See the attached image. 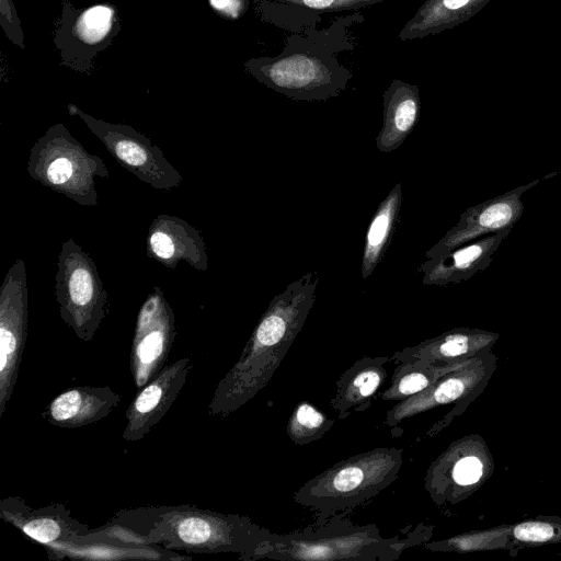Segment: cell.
Returning a JSON list of instances; mask_svg holds the SVG:
<instances>
[{
	"mask_svg": "<svg viewBox=\"0 0 561 561\" xmlns=\"http://www.w3.org/2000/svg\"><path fill=\"white\" fill-rule=\"evenodd\" d=\"M28 290L24 260L18 259L0 287V419L13 394L27 337Z\"/></svg>",
	"mask_w": 561,
	"mask_h": 561,
	"instance_id": "cell-9",
	"label": "cell"
},
{
	"mask_svg": "<svg viewBox=\"0 0 561 561\" xmlns=\"http://www.w3.org/2000/svg\"><path fill=\"white\" fill-rule=\"evenodd\" d=\"M416 536L387 538L376 525H358L339 514L288 534H273L247 561H394L404 549L421 542L413 539Z\"/></svg>",
	"mask_w": 561,
	"mask_h": 561,
	"instance_id": "cell-4",
	"label": "cell"
},
{
	"mask_svg": "<svg viewBox=\"0 0 561 561\" xmlns=\"http://www.w3.org/2000/svg\"><path fill=\"white\" fill-rule=\"evenodd\" d=\"M0 517L44 547L72 541L91 530L62 503L34 508L20 496L0 501Z\"/></svg>",
	"mask_w": 561,
	"mask_h": 561,
	"instance_id": "cell-12",
	"label": "cell"
},
{
	"mask_svg": "<svg viewBox=\"0 0 561 561\" xmlns=\"http://www.w3.org/2000/svg\"><path fill=\"white\" fill-rule=\"evenodd\" d=\"M402 449L377 447L350 456L305 482L295 503L317 513L319 519L345 514L370 501L398 478Z\"/></svg>",
	"mask_w": 561,
	"mask_h": 561,
	"instance_id": "cell-5",
	"label": "cell"
},
{
	"mask_svg": "<svg viewBox=\"0 0 561 561\" xmlns=\"http://www.w3.org/2000/svg\"><path fill=\"white\" fill-rule=\"evenodd\" d=\"M0 24L14 45L25 48L21 22L12 0H0Z\"/></svg>",
	"mask_w": 561,
	"mask_h": 561,
	"instance_id": "cell-23",
	"label": "cell"
},
{
	"mask_svg": "<svg viewBox=\"0 0 561 561\" xmlns=\"http://www.w3.org/2000/svg\"><path fill=\"white\" fill-rule=\"evenodd\" d=\"M70 35H57V46L64 55L70 53H98L115 37L119 27L116 9L110 4H95L76 16H70Z\"/></svg>",
	"mask_w": 561,
	"mask_h": 561,
	"instance_id": "cell-18",
	"label": "cell"
},
{
	"mask_svg": "<svg viewBox=\"0 0 561 561\" xmlns=\"http://www.w3.org/2000/svg\"><path fill=\"white\" fill-rule=\"evenodd\" d=\"M382 125L376 137V147L380 152L390 153L403 144L419 122V85L393 79L382 94Z\"/></svg>",
	"mask_w": 561,
	"mask_h": 561,
	"instance_id": "cell-17",
	"label": "cell"
},
{
	"mask_svg": "<svg viewBox=\"0 0 561 561\" xmlns=\"http://www.w3.org/2000/svg\"><path fill=\"white\" fill-rule=\"evenodd\" d=\"M511 217L512 209L507 204H495L481 214L479 222L483 227L497 228L508 222Z\"/></svg>",
	"mask_w": 561,
	"mask_h": 561,
	"instance_id": "cell-27",
	"label": "cell"
},
{
	"mask_svg": "<svg viewBox=\"0 0 561 561\" xmlns=\"http://www.w3.org/2000/svg\"><path fill=\"white\" fill-rule=\"evenodd\" d=\"M146 253L164 267L175 270L181 261L198 272L208 268L206 243L191 224L173 215H158L150 224Z\"/></svg>",
	"mask_w": 561,
	"mask_h": 561,
	"instance_id": "cell-13",
	"label": "cell"
},
{
	"mask_svg": "<svg viewBox=\"0 0 561 561\" xmlns=\"http://www.w3.org/2000/svg\"><path fill=\"white\" fill-rule=\"evenodd\" d=\"M385 0H255L262 21L299 33L316 27L324 13L358 11Z\"/></svg>",
	"mask_w": 561,
	"mask_h": 561,
	"instance_id": "cell-16",
	"label": "cell"
},
{
	"mask_svg": "<svg viewBox=\"0 0 561 561\" xmlns=\"http://www.w3.org/2000/svg\"><path fill=\"white\" fill-rule=\"evenodd\" d=\"M389 356H363L345 369L335 382L331 408L340 420L368 410L387 379Z\"/></svg>",
	"mask_w": 561,
	"mask_h": 561,
	"instance_id": "cell-15",
	"label": "cell"
},
{
	"mask_svg": "<svg viewBox=\"0 0 561 561\" xmlns=\"http://www.w3.org/2000/svg\"><path fill=\"white\" fill-rule=\"evenodd\" d=\"M121 401L108 386H77L56 396L42 416L51 425L73 430L103 420Z\"/></svg>",
	"mask_w": 561,
	"mask_h": 561,
	"instance_id": "cell-14",
	"label": "cell"
},
{
	"mask_svg": "<svg viewBox=\"0 0 561 561\" xmlns=\"http://www.w3.org/2000/svg\"><path fill=\"white\" fill-rule=\"evenodd\" d=\"M108 522L130 530L138 545L186 554L236 553L242 561L273 536L248 516L188 504L124 508Z\"/></svg>",
	"mask_w": 561,
	"mask_h": 561,
	"instance_id": "cell-3",
	"label": "cell"
},
{
	"mask_svg": "<svg viewBox=\"0 0 561 561\" xmlns=\"http://www.w3.org/2000/svg\"><path fill=\"white\" fill-rule=\"evenodd\" d=\"M482 476V462L474 456L462 457L453 466L451 478L459 485L476 483Z\"/></svg>",
	"mask_w": 561,
	"mask_h": 561,
	"instance_id": "cell-24",
	"label": "cell"
},
{
	"mask_svg": "<svg viewBox=\"0 0 561 561\" xmlns=\"http://www.w3.org/2000/svg\"><path fill=\"white\" fill-rule=\"evenodd\" d=\"M317 271H310L273 297L239 359L219 380L208 414L226 417L267 386L302 330L316 301Z\"/></svg>",
	"mask_w": 561,
	"mask_h": 561,
	"instance_id": "cell-1",
	"label": "cell"
},
{
	"mask_svg": "<svg viewBox=\"0 0 561 561\" xmlns=\"http://www.w3.org/2000/svg\"><path fill=\"white\" fill-rule=\"evenodd\" d=\"M553 528L543 523L530 522L515 527L514 536L523 541L542 542L552 538Z\"/></svg>",
	"mask_w": 561,
	"mask_h": 561,
	"instance_id": "cell-25",
	"label": "cell"
},
{
	"mask_svg": "<svg viewBox=\"0 0 561 561\" xmlns=\"http://www.w3.org/2000/svg\"><path fill=\"white\" fill-rule=\"evenodd\" d=\"M26 171L34 181L81 206H98L95 179L110 178L104 160L88 152L61 123L48 127L34 142Z\"/></svg>",
	"mask_w": 561,
	"mask_h": 561,
	"instance_id": "cell-6",
	"label": "cell"
},
{
	"mask_svg": "<svg viewBox=\"0 0 561 561\" xmlns=\"http://www.w3.org/2000/svg\"><path fill=\"white\" fill-rule=\"evenodd\" d=\"M402 205V184L397 183L375 211L365 236L362 277L367 279L389 248Z\"/></svg>",
	"mask_w": 561,
	"mask_h": 561,
	"instance_id": "cell-20",
	"label": "cell"
},
{
	"mask_svg": "<svg viewBox=\"0 0 561 561\" xmlns=\"http://www.w3.org/2000/svg\"><path fill=\"white\" fill-rule=\"evenodd\" d=\"M214 12L226 20L240 19L249 9L250 0H208Z\"/></svg>",
	"mask_w": 561,
	"mask_h": 561,
	"instance_id": "cell-26",
	"label": "cell"
},
{
	"mask_svg": "<svg viewBox=\"0 0 561 561\" xmlns=\"http://www.w3.org/2000/svg\"><path fill=\"white\" fill-rule=\"evenodd\" d=\"M192 368L190 357L180 358L165 365L146 383L126 410V426L123 438L138 442L163 419L180 394Z\"/></svg>",
	"mask_w": 561,
	"mask_h": 561,
	"instance_id": "cell-11",
	"label": "cell"
},
{
	"mask_svg": "<svg viewBox=\"0 0 561 561\" xmlns=\"http://www.w3.org/2000/svg\"><path fill=\"white\" fill-rule=\"evenodd\" d=\"M363 21L364 16L357 12L335 20L325 28L316 26L291 33L278 55L251 58L244 68L259 82L295 101L336 98L353 77L337 54L355 48L351 26Z\"/></svg>",
	"mask_w": 561,
	"mask_h": 561,
	"instance_id": "cell-2",
	"label": "cell"
},
{
	"mask_svg": "<svg viewBox=\"0 0 561 561\" xmlns=\"http://www.w3.org/2000/svg\"><path fill=\"white\" fill-rule=\"evenodd\" d=\"M334 422L312 403L304 400L291 411L286 433L291 443L297 446H306L323 438Z\"/></svg>",
	"mask_w": 561,
	"mask_h": 561,
	"instance_id": "cell-22",
	"label": "cell"
},
{
	"mask_svg": "<svg viewBox=\"0 0 561 561\" xmlns=\"http://www.w3.org/2000/svg\"><path fill=\"white\" fill-rule=\"evenodd\" d=\"M176 336L175 314L162 289L153 287L141 305L130 350L136 388L148 383L165 366Z\"/></svg>",
	"mask_w": 561,
	"mask_h": 561,
	"instance_id": "cell-10",
	"label": "cell"
},
{
	"mask_svg": "<svg viewBox=\"0 0 561 561\" xmlns=\"http://www.w3.org/2000/svg\"><path fill=\"white\" fill-rule=\"evenodd\" d=\"M68 112L81 118L117 163L141 182L160 191L181 185L182 175L147 136L129 125L95 118L75 104H68Z\"/></svg>",
	"mask_w": 561,
	"mask_h": 561,
	"instance_id": "cell-8",
	"label": "cell"
},
{
	"mask_svg": "<svg viewBox=\"0 0 561 561\" xmlns=\"http://www.w3.org/2000/svg\"><path fill=\"white\" fill-rule=\"evenodd\" d=\"M488 0H425L398 34L400 41L423 38L457 26Z\"/></svg>",
	"mask_w": 561,
	"mask_h": 561,
	"instance_id": "cell-19",
	"label": "cell"
},
{
	"mask_svg": "<svg viewBox=\"0 0 561 561\" xmlns=\"http://www.w3.org/2000/svg\"><path fill=\"white\" fill-rule=\"evenodd\" d=\"M447 371L448 367L424 362L398 364L389 387L379 391L377 398L381 401L400 402L427 389Z\"/></svg>",
	"mask_w": 561,
	"mask_h": 561,
	"instance_id": "cell-21",
	"label": "cell"
},
{
	"mask_svg": "<svg viewBox=\"0 0 561 561\" xmlns=\"http://www.w3.org/2000/svg\"><path fill=\"white\" fill-rule=\"evenodd\" d=\"M54 290L64 323L91 342L107 314V291L95 263L72 238L61 244Z\"/></svg>",
	"mask_w": 561,
	"mask_h": 561,
	"instance_id": "cell-7",
	"label": "cell"
}]
</instances>
